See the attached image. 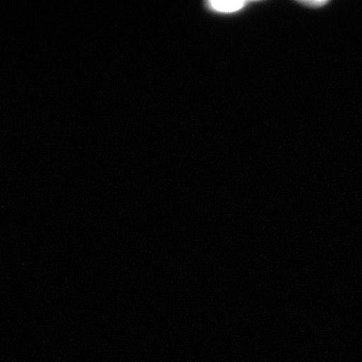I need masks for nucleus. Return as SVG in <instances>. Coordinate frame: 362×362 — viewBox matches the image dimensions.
Instances as JSON below:
<instances>
[{"mask_svg": "<svg viewBox=\"0 0 362 362\" xmlns=\"http://www.w3.org/2000/svg\"><path fill=\"white\" fill-rule=\"evenodd\" d=\"M300 4H303L305 6L310 7V8H319V7L325 6L327 4L326 1H302Z\"/></svg>", "mask_w": 362, "mask_h": 362, "instance_id": "nucleus-2", "label": "nucleus"}, {"mask_svg": "<svg viewBox=\"0 0 362 362\" xmlns=\"http://www.w3.org/2000/svg\"><path fill=\"white\" fill-rule=\"evenodd\" d=\"M247 2L245 1H216L209 2V6L213 11L221 13H237L240 9L244 8Z\"/></svg>", "mask_w": 362, "mask_h": 362, "instance_id": "nucleus-1", "label": "nucleus"}]
</instances>
